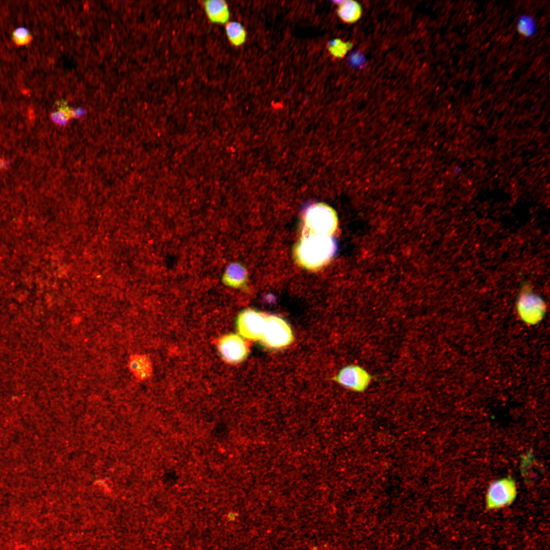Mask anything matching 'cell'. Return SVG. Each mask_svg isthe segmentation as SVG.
I'll return each instance as SVG.
<instances>
[{
	"instance_id": "1",
	"label": "cell",
	"mask_w": 550,
	"mask_h": 550,
	"mask_svg": "<svg viewBox=\"0 0 550 550\" xmlns=\"http://www.w3.org/2000/svg\"><path fill=\"white\" fill-rule=\"evenodd\" d=\"M336 250L333 236L302 233L294 249V255L301 266L315 270L326 265Z\"/></svg>"
},
{
	"instance_id": "2",
	"label": "cell",
	"mask_w": 550,
	"mask_h": 550,
	"mask_svg": "<svg viewBox=\"0 0 550 550\" xmlns=\"http://www.w3.org/2000/svg\"><path fill=\"white\" fill-rule=\"evenodd\" d=\"M302 219V233L332 236L338 227L336 212L322 203L310 205L305 210Z\"/></svg>"
},
{
	"instance_id": "3",
	"label": "cell",
	"mask_w": 550,
	"mask_h": 550,
	"mask_svg": "<svg viewBox=\"0 0 550 550\" xmlns=\"http://www.w3.org/2000/svg\"><path fill=\"white\" fill-rule=\"evenodd\" d=\"M517 495L515 481L507 477L493 481L485 497V507L488 511H497L511 505Z\"/></svg>"
},
{
	"instance_id": "4",
	"label": "cell",
	"mask_w": 550,
	"mask_h": 550,
	"mask_svg": "<svg viewBox=\"0 0 550 550\" xmlns=\"http://www.w3.org/2000/svg\"><path fill=\"white\" fill-rule=\"evenodd\" d=\"M291 329L283 319L268 315L265 327L260 341L266 346L280 348L289 345L293 341Z\"/></svg>"
},
{
	"instance_id": "5",
	"label": "cell",
	"mask_w": 550,
	"mask_h": 550,
	"mask_svg": "<svg viewBox=\"0 0 550 550\" xmlns=\"http://www.w3.org/2000/svg\"><path fill=\"white\" fill-rule=\"evenodd\" d=\"M268 314L253 309L242 311L236 319L239 334L243 338L260 341L263 334Z\"/></svg>"
},
{
	"instance_id": "6",
	"label": "cell",
	"mask_w": 550,
	"mask_h": 550,
	"mask_svg": "<svg viewBox=\"0 0 550 550\" xmlns=\"http://www.w3.org/2000/svg\"><path fill=\"white\" fill-rule=\"evenodd\" d=\"M342 386L358 393L366 391L373 376L362 366L350 364L343 367L334 378Z\"/></svg>"
},
{
	"instance_id": "7",
	"label": "cell",
	"mask_w": 550,
	"mask_h": 550,
	"mask_svg": "<svg viewBox=\"0 0 550 550\" xmlns=\"http://www.w3.org/2000/svg\"><path fill=\"white\" fill-rule=\"evenodd\" d=\"M217 349L222 358L232 364L242 362L248 354L247 343L239 334L224 336L218 342Z\"/></svg>"
},
{
	"instance_id": "8",
	"label": "cell",
	"mask_w": 550,
	"mask_h": 550,
	"mask_svg": "<svg viewBox=\"0 0 550 550\" xmlns=\"http://www.w3.org/2000/svg\"><path fill=\"white\" fill-rule=\"evenodd\" d=\"M522 289L517 300V310L525 321L534 323L540 320L544 314L545 304L526 287Z\"/></svg>"
},
{
	"instance_id": "9",
	"label": "cell",
	"mask_w": 550,
	"mask_h": 550,
	"mask_svg": "<svg viewBox=\"0 0 550 550\" xmlns=\"http://www.w3.org/2000/svg\"><path fill=\"white\" fill-rule=\"evenodd\" d=\"M203 6L207 17L211 23L226 24L229 22L230 13L226 1L207 0L203 1Z\"/></svg>"
},
{
	"instance_id": "10",
	"label": "cell",
	"mask_w": 550,
	"mask_h": 550,
	"mask_svg": "<svg viewBox=\"0 0 550 550\" xmlns=\"http://www.w3.org/2000/svg\"><path fill=\"white\" fill-rule=\"evenodd\" d=\"M248 280V273L241 264L233 263L226 267L223 276V281L228 286L238 288L243 287Z\"/></svg>"
},
{
	"instance_id": "11",
	"label": "cell",
	"mask_w": 550,
	"mask_h": 550,
	"mask_svg": "<svg viewBox=\"0 0 550 550\" xmlns=\"http://www.w3.org/2000/svg\"><path fill=\"white\" fill-rule=\"evenodd\" d=\"M337 2L339 4L338 14L343 21L348 23H353L360 18L362 10L358 3L353 1Z\"/></svg>"
},
{
	"instance_id": "12",
	"label": "cell",
	"mask_w": 550,
	"mask_h": 550,
	"mask_svg": "<svg viewBox=\"0 0 550 550\" xmlns=\"http://www.w3.org/2000/svg\"><path fill=\"white\" fill-rule=\"evenodd\" d=\"M58 103L59 107L58 110L51 114V119L58 125H65L71 119L81 117L86 112L84 109L80 108H71L66 105L65 101Z\"/></svg>"
},
{
	"instance_id": "13",
	"label": "cell",
	"mask_w": 550,
	"mask_h": 550,
	"mask_svg": "<svg viewBox=\"0 0 550 550\" xmlns=\"http://www.w3.org/2000/svg\"><path fill=\"white\" fill-rule=\"evenodd\" d=\"M129 368L139 379L147 378L151 373V366L149 359L143 355H134L130 358Z\"/></svg>"
},
{
	"instance_id": "14",
	"label": "cell",
	"mask_w": 550,
	"mask_h": 550,
	"mask_svg": "<svg viewBox=\"0 0 550 550\" xmlns=\"http://www.w3.org/2000/svg\"><path fill=\"white\" fill-rule=\"evenodd\" d=\"M225 33L229 42L234 46L242 45L246 39V32L239 22L229 21L225 24Z\"/></svg>"
},
{
	"instance_id": "15",
	"label": "cell",
	"mask_w": 550,
	"mask_h": 550,
	"mask_svg": "<svg viewBox=\"0 0 550 550\" xmlns=\"http://www.w3.org/2000/svg\"><path fill=\"white\" fill-rule=\"evenodd\" d=\"M516 28L519 34L524 37H533L537 31V24L532 16L528 14L520 15L516 20Z\"/></svg>"
},
{
	"instance_id": "16",
	"label": "cell",
	"mask_w": 550,
	"mask_h": 550,
	"mask_svg": "<svg viewBox=\"0 0 550 550\" xmlns=\"http://www.w3.org/2000/svg\"><path fill=\"white\" fill-rule=\"evenodd\" d=\"M350 42H345L339 39H336L329 42L328 49L334 57L341 58L343 57L351 47Z\"/></svg>"
},
{
	"instance_id": "17",
	"label": "cell",
	"mask_w": 550,
	"mask_h": 550,
	"mask_svg": "<svg viewBox=\"0 0 550 550\" xmlns=\"http://www.w3.org/2000/svg\"><path fill=\"white\" fill-rule=\"evenodd\" d=\"M33 37L29 30L24 28L16 29L12 33V40L16 45L23 46L29 44Z\"/></svg>"
},
{
	"instance_id": "18",
	"label": "cell",
	"mask_w": 550,
	"mask_h": 550,
	"mask_svg": "<svg viewBox=\"0 0 550 550\" xmlns=\"http://www.w3.org/2000/svg\"><path fill=\"white\" fill-rule=\"evenodd\" d=\"M350 64L354 66L361 67L365 64L364 58L362 54L357 52L351 55L350 58Z\"/></svg>"
},
{
	"instance_id": "19",
	"label": "cell",
	"mask_w": 550,
	"mask_h": 550,
	"mask_svg": "<svg viewBox=\"0 0 550 550\" xmlns=\"http://www.w3.org/2000/svg\"><path fill=\"white\" fill-rule=\"evenodd\" d=\"M5 161L2 159H0V169H1L2 168H3L5 166Z\"/></svg>"
}]
</instances>
